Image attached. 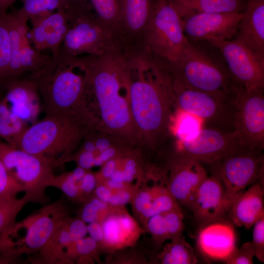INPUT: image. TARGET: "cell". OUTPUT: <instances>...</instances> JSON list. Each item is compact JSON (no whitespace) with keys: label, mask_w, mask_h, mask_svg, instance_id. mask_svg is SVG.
<instances>
[{"label":"cell","mask_w":264,"mask_h":264,"mask_svg":"<svg viewBox=\"0 0 264 264\" xmlns=\"http://www.w3.org/2000/svg\"><path fill=\"white\" fill-rule=\"evenodd\" d=\"M69 60L84 74L82 115L86 127L131 146L140 145L131 110L127 58L110 50L100 55L72 57Z\"/></svg>","instance_id":"obj_1"},{"label":"cell","mask_w":264,"mask_h":264,"mask_svg":"<svg viewBox=\"0 0 264 264\" xmlns=\"http://www.w3.org/2000/svg\"><path fill=\"white\" fill-rule=\"evenodd\" d=\"M130 107L141 145L164 152L172 134L176 109L171 75L166 65L146 55L128 58Z\"/></svg>","instance_id":"obj_2"},{"label":"cell","mask_w":264,"mask_h":264,"mask_svg":"<svg viewBox=\"0 0 264 264\" xmlns=\"http://www.w3.org/2000/svg\"><path fill=\"white\" fill-rule=\"evenodd\" d=\"M76 68L65 59L51 57L43 72L29 78L37 85L42 111L64 117L85 128L82 104L85 82L83 72L77 73Z\"/></svg>","instance_id":"obj_3"},{"label":"cell","mask_w":264,"mask_h":264,"mask_svg":"<svg viewBox=\"0 0 264 264\" xmlns=\"http://www.w3.org/2000/svg\"><path fill=\"white\" fill-rule=\"evenodd\" d=\"M86 129L64 117L45 114L28 127L17 148L39 157L54 169L68 162Z\"/></svg>","instance_id":"obj_4"},{"label":"cell","mask_w":264,"mask_h":264,"mask_svg":"<svg viewBox=\"0 0 264 264\" xmlns=\"http://www.w3.org/2000/svg\"><path fill=\"white\" fill-rule=\"evenodd\" d=\"M166 66L173 82L182 87L216 95L235 96L239 85L228 68L190 42L178 60Z\"/></svg>","instance_id":"obj_5"},{"label":"cell","mask_w":264,"mask_h":264,"mask_svg":"<svg viewBox=\"0 0 264 264\" xmlns=\"http://www.w3.org/2000/svg\"><path fill=\"white\" fill-rule=\"evenodd\" d=\"M142 34L149 51L165 61L166 65L176 63L189 43L183 31L182 19L169 0L154 2Z\"/></svg>","instance_id":"obj_6"},{"label":"cell","mask_w":264,"mask_h":264,"mask_svg":"<svg viewBox=\"0 0 264 264\" xmlns=\"http://www.w3.org/2000/svg\"><path fill=\"white\" fill-rule=\"evenodd\" d=\"M84 1L66 11L69 26L57 56L100 55L110 50L113 31L88 11Z\"/></svg>","instance_id":"obj_7"},{"label":"cell","mask_w":264,"mask_h":264,"mask_svg":"<svg viewBox=\"0 0 264 264\" xmlns=\"http://www.w3.org/2000/svg\"><path fill=\"white\" fill-rule=\"evenodd\" d=\"M0 160L9 174L23 188L31 202L45 205L47 187L55 175L53 168L39 157L0 140Z\"/></svg>","instance_id":"obj_8"},{"label":"cell","mask_w":264,"mask_h":264,"mask_svg":"<svg viewBox=\"0 0 264 264\" xmlns=\"http://www.w3.org/2000/svg\"><path fill=\"white\" fill-rule=\"evenodd\" d=\"M220 181L229 208L234 200L249 185L264 179L263 150L240 148L212 163Z\"/></svg>","instance_id":"obj_9"},{"label":"cell","mask_w":264,"mask_h":264,"mask_svg":"<svg viewBox=\"0 0 264 264\" xmlns=\"http://www.w3.org/2000/svg\"><path fill=\"white\" fill-rule=\"evenodd\" d=\"M173 88L176 109L199 117L205 128L228 132L234 131L235 97L214 95L185 88L174 82Z\"/></svg>","instance_id":"obj_10"},{"label":"cell","mask_w":264,"mask_h":264,"mask_svg":"<svg viewBox=\"0 0 264 264\" xmlns=\"http://www.w3.org/2000/svg\"><path fill=\"white\" fill-rule=\"evenodd\" d=\"M264 89H235L234 132L240 146L251 150L264 148Z\"/></svg>","instance_id":"obj_11"},{"label":"cell","mask_w":264,"mask_h":264,"mask_svg":"<svg viewBox=\"0 0 264 264\" xmlns=\"http://www.w3.org/2000/svg\"><path fill=\"white\" fill-rule=\"evenodd\" d=\"M219 49L231 76L246 90L264 89V60L237 39L230 41L209 39Z\"/></svg>","instance_id":"obj_12"},{"label":"cell","mask_w":264,"mask_h":264,"mask_svg":"<svg viewBox=\"0 0 264 264\" xmlns=\"http://www.w3.org/2000/svg\"><path fill=\"white\" fill-rule=\"evenodd\" d=\"M176 144L172 155L193 159L202 164H212L241 148L234 131L212 128H203L194 137L176 140Z\"/></svg>","instance_id":"obj_13"},{"label":"cell","mask_w":264,"mask_h":264,"mask_svg":"<svg viewBox=\"0 0 264 264\" xmlns=\"http://www.w3.org/2000/svg\"><path fill=\"white\" fill-rule=\"evenodd\" d=\"M62 200L46 205L21 222L25 228V236L16 245L22 246L18 253L41 250L58 228L68 217Z\"/></svg>","instance_id":"obj_14"},{"label":"cell","mask_w":264,"mask_h":264,"mask_svg":"<svg viewBox=\"0 0 264 264\" xmlns=\"http://www.w3.org/2000/svg\"><path fill=\"white\" fill-rule=\"evenodd\" d=\"M167 167L168 191L179 205L190 208L198 188L207 177L205 169L197 160L173 155Z\"/></svg>","instance_id":"obj_15"},{"label":"cell","mask_w":264,"mask_h":264,"mask_svg":"<svg viewBox=\"0 0 264 264\" xmlns=\"http://www.w3.org/2000/svg\"><path fill=\"white\" fill-rule=\"evenodd\" d=\"M242 12L198 13L182 19L185 35L196 41L228 40L235 36Z\"/></svg>","instance_id":"obj_16"},{"label":"cell","mask_w":264,"mask_h":264,"mask_svg":"<svg viewBox=\"0 0 264 264\" xmlns=\"http://www.w3.org/2000/svg\"><path fill=\"white\" fill-rule=\"evenodd\" d=\"M11 45V61L9 81L27 77L33 78L40 74L50 64L51 57L42 54L33 48L28 37H22L15 30L5 16Z\"/></svg>","instance_id":"obj_17"},{"label":"cell","mask_w":264,"mask_h":264,"mask_svg":"<svg viewBox=\"0 0 264 264\" xmlns=\"http://www.w3.org/2000/svg\"><path fill=\"white\" fill-rule=\"evenodd\" d=\"M11 111L18 118L32 125L38 120L42 102L37 85L26 77L10 81L1 95Z\"/></svg>","instance_id":"obj_18"},{"label":"cell","mask_w":264,"mask_h":264,"mask_svg":"<svg viewBox=\"0 0 264 264\" xmlns=\"http://www.w3.org/2000/svg\"><path fill=\"white\" fill-rule=\"evenodd\" d=\"M30 21L29 33L34 48L40 52L48 48L52 51L51 57H56L69 26L66 11L46 13Z\"/></svg>","instance_id":"obj_19"},{"label":"cell","mask_w":264,"mask_h":264,"mask_svg":"<svg viewBox=\"0 0 264 264\" xmlns=\"http://www.w3.org/2000/svg\"><path fill=\"white\" fill-rule=\"evenodd\" d=\"M197 244L207 259L224 262L236 246L233 224L223 220L204 223L198 233Z\"/></svg>","instance_id":"obj_20"},{"label":"cell","mask_w":264,"mask_h":264,"mask_svg":"<svg viewBox=\"0 0 264 264\" xmlns=\"http://www.w3.org/2000/svg\"><path fill=\"white\" fill-rule=\"evenodd\" d=\"M190 209L198 221L206 223L223 220L228 213L224 190L215 175L208 176L198 188Z\"/></svg>","instance_id":"obj_21"},{"label":"cell","mask_w":264,"mask_h":264,"mask_svg":"<svg viewBox=\"0 0 264 264\" xmlns=\"http://www.w3.org/2000/svg\"><path fill=\"white\" fill-rule=\"evenodd\" d=\"M112 207L100 222L103 232L101 243L109 249L115 250L136 242L140 229L122 206Z\"/></svg>","instance_id":"obj_22"},{"label":"cell","mask_w":264,"mask_h":264,"mask_svg":"<svg viewBox=\"0 0 264 264\" xmlns=\"http://www.w3.org/2000/svg\"><path fill=\"white\" fill-rule=\"evenodd\" d=\"M235 36L264 60V0H247Z\"/></svg>","instance_id":"obj_23"},{"label":"cell","mask_w":264,"mask_h":264,"mask_svg":"<svg viewBox=\"0 0 264 264\" xmlns=\"http://www.w3.org/2000/svg\"><path fill=\"white\" fill-rule=\"evenodd\" d=\"M264 179L245 190L232 202L228 211L231 223L246 229L264 216Z\"/></svg>","instance_id":"obj_24"},{"label":"cell","mask_w":264,"mask_h":264,"mask_svg":"<svg viewBox=\"0 0 264 264\" xmlns=\"http://www.w3.org/2000/svg\"><path fill=\"white\" fill-rule=\"evenodd\" d=\"M183 19L198 13L243 12L247 0H169Z\"/></svg>","instance_id":"obj_25"},{"label":"cell","mask_w":264,"mask_h":264,"mask_svg":"<svg viewBox=\"0 0 264 264\" xmlns=\"http://www.w3.org/2000/svg\"><path fill=\"white\" fill-rule=\"evenodd\" d=\"M183 219L179 207L154 215L146 220L145 224L154 239L161 243L182 234Z\"/></svg>","instance_id":"obj_26"},{"label":"cell","mask_w":264,"mask_h":264,"mask_svg":"<svg viewBox=\"0 0 264 264\" xmlns=\"http://www.w3.org/2000/svg\"><path fill=\"white\" fill-rule=\"evenodd\" d=\"M121 26L130 33H142L154 2L152 0H119Z\"/></svg>","instance_id":"obj_27"},{"label":"cell","mask_w":264,"mask_h":264,"mask_svg":"<svg viewBox=\"0 0 264 264\" xmlns=\"http://www.w3.org/2000/svg\"><path fill=\"white\" fill-rule=\"evenodd\" d=\"M29 124L16 116L0 96V140L17 148Z\"/></svg>","instance_id":"obj_28"},{"label":"cell","mask_w":264,"mask_h":264,"mask_svg":"<svg viewBox=\"0 0 264 264\" xmlns=\"http://www.w3.org/2000/svg\"><path fill=\"white\" fill-rule=\"evenodd\" d=\"M167 243L159 255L161 264H195L198 259L194 248L182 234Z\"/></svg>","instance_id":"obj_29"},{"label":"cell","mask_w":264,"mask_h":264,"mask_svg":"<svg viewBox=\"0 0 264 264\" xmlns=\"http://www.w3.org/2000/svg\"><path fill=\"white\" fill-rule=\"evenodd\" d=\"M172 132L176 140L192 138L203 128L202 120L196 115L176 109Z\"/></svg>","instance_id":"obj_30"},{"label":"cell","mask_w":264,"mask_h":264,"mask_svg":"<svg viewBox=\"0 0 264 264\" xmlns=\"http://www.w3.org/2000/svg\"><path fill=\"white\" fill-rule=\"evenodd\" d=\"M0 12V93L2 95L9 81L11 45L5 15Z\"/></svg>","instance_id":"obj_31"},{"label":"cell","mask_w":264,"mask_h":264,"mask_svg":"<svg viewBox=\"0 0 264 264\" xmlns=\"http://www.w3.org/2000/svg\"><path fill=\"white\" fill-rule=\"evenodd\" d=\"M30 202V198L25 195L20 198L16 197L0 199V236L15 224L19 213Z\"/></svg>","instance_id":"obj_32"},{"label":"cell","mask_w":264,"mask_h":264,"mask_svg":"<svg viewBox=\"0 0 264 264\" xmlns=\"http://www.w3.org/2000/svg\"><path fill=\"white\" fill-rule=\"evenodd\" d=\"M75 0H21L23 6L20 10L29 20L54 10H65Z\"/></svg>","instance_id":"obj_33"},{"label":"cell","mask_w":264,"mask_h":264,"mask_svg":"<svg viewBox=\"0 0 264 264\" xmlns=\"http://www.w3.org/2000/svg\"><path fill=\"white\" fill-rule=\"evenodd\" d=\"M97 17L112 31L121 26L119 0H89Z\"/></svg>","instance_id":"obj_34"},{"label":"cell","mask_w":264,"mask_h":264,"mask_svg":"<svg viewBox=\"0 0 264 264\" xmlns=\"http://www.w3.org/2000/svg\"><path fill=\"white\" fill-rule=\"evenodd\" d=\"M179 207L167 187L155 196L150 205L143 211L140 216L145 222L154 215Z\"/></svg>","instance_id":"obj_35"},{"label":"cell","mask_w":264,"mask_h":264,"mask_svg":"<svg viewBox=\"0 0 264 264\" xmlns=\"http://www.w3.org/2000/svg\"><path fill=\"white\" fill-rule=\"evenodd\" d=\"M79 182L73 177L71 172H64L59 175H55L50 187L59 189L69 199L73 200H82Z\"/></svg>","instance_id":"obj_36"},{"label":"cell","mask_w":264,"mask_h":264,"mask_svg":"<svg viewBox=\"0 0 264 264\" xmlns=\"http://www.w3.org/2000/svg\"><path fill=\"white\" fill-rule=\"evenodd\" d=\"M24 192L23 187L8 173L0 160V199L17 197Z\"/></svg>","instance_id":"obj_37"},{"label":"cell","mask_w":264,"mask_h":264,"mask_svg":"<svg viewBox=\"0 0 264 264\" xmlns=\"http://www.w3.org/2000/svg\"><path fill=\"white\" fill-rule=\"evenodd\" d=\"M167 187V184H155L152 188L138 192L132 198V206L136 214L140 215L149 206L153 199L160 191Z\"/></svg>","instance_id":"obj_38"},{"label":"cell","mask_w":264,"mask_h":264,"mask_svg":"<svg viewBox=\"0 0 264 264\" xmlns=\"http://www.w3.org/2000/svg\"><path fill=\"white\" fill-rule=\"evenodd\" d=\"M255 248L251 242L244 243L238 248L235 246L223 262L227 264H252Z\"/></svg>","instance_id":"obj_39"},{"label":"cell","mask_w":264,"mask_h":264,"mask_svg":"<svg viewBox=\"0 0 264 264\" xmlns=\"http://www.w3.org/2000/svg\"><path fill=\"white\" fill-rule=\"evenodd\" d=\"M252 243L255 248V256L261 262H264V216L254 224Z\"/></svg>","instance_id":"obj_40"},{"label":"cell","mask_w":264,"mask_h":264,"mask_svg":"<svg viewBox=\"0 0 264 264\" xmlns=\"http://www.w3.org/2000/svg\"><path fill=\"white\" fill-rule=\"evenodd\" d=\"M98 243L90 237H84L75 242H71L67 247L68 254H78L80 256H89L96 250Z\"/></svg>","instance_id":"obj_41"},{"label":"cell","mask_w":264,"mask_h":264,"mask_svg":"<svg viewBox=\"0 0 264 264\" xmlns=\"http://www.w3.org/2000/svg\"><path fill=\"white\" fill-rule=\"evenodd\" d=\"M65 225L72 242L85 237L88 233L86 223L80 218L70 220L68 217L65 220Z\"/></svg>","instance_id":"obj_42"},{"label":"cell","mask_w":264,"mask_h":264,"mask_svg":"<svg viewBox=\"0 0 264 264\" xmlns=\"http://www.w3.org/2000/svg\"><path fill=\"white\" fill-rule=\"evenodd\" d=\"M97 184V179L96 175L88 170L79 182L81 196L83 200L88 198V196L94 191Z\"/></svg>","instance_id":"obj_43"},{"label":"cell","mask_w":264,"mask_h":264,"mask_svg":"<svg viewBox=\"0 0 264 264\" xmlns=\"http://www.w3.org/2000/svg\"><path fill=\"white\" fill-rule=\"evenodd\" d=\"M133 197L128 187L113 193L108 203L111 207L123 206L132 201Z\"/></svg>","instance_id":"obj_44"},{"label":"cell","mask_w":264,"mask_h":264,"mask_svg":"<svg viewBox=\"0 0 264 264\" xmlns=\"http://www.w3.org/2000/svg\"><path fill=\"white\" fill-rule=\"evenodd\" d=\"M80 219L85 223L99 221V214L96 207L89 200L82 207Z\"/></svg>","instance_id":"obj_45"},{"label":"cell","mask_w":264,"mask_h":264,"mask_svg":"<svg viewBox=\"0 0 264 264\" xmlns=\"http://www.w3.org/2000/svg\"><path fill=\"white\" fill-rule=\"evenodd\" d=\"M120 160L117 157L111 158L102 165L100 174L96 175L97 178L107 179L110 178L114 172L119 167Z\"/></svg>","instance_id":"obj_46"},{"label":"cell","mask_w":264,"mask_h":264,"mask_svg":"<svg viewBox=\"0 0 264 264\" xmlns=\"http://www.w3.org/2000/svg\"><path fill=\"white\" fill-rule=\"evenodd\" d=\"M88 233L89 237L98 242H101L103 239V232L101 223L99 221H94L89 223L87 225Z\"/></svg>","instance_id":"obj_47"},{"label":"cell","mask_w":264,"mask_h":264,"mask_svg":"<svg viewBox=\"0 0 264 264\" xmlns=\"http://www.w3.org/2000/svg\"><path fill=\"white\" fill-rule=\"evenodd\" d=\"M94 191L96 198L107 203L113 194V192L104 184L97 183Z\"/></svg>","instance_id":"obj_48"},{"label":"cell","mask_w":264,"mask_h":264,"mask_svg":"<svg viewBox=\"0 0 264 264\" xmlns=\"http://www.w3.org/2000/svg\"><path fill=\"white\" fill-rule=\"evenodd\" d=\"M121 168L135 176L137 173V164L134 159L131 158L125 159L122 162Z\"/></svg>","instance_id":"obj_49"},{"label":"cell","mask_w":264,"mask_h":264,"mask_svg":"<svg viewBox=\"0 0 264 264\" xmlns=\"http://www.w3.org/2000/svg\"><path fill=\"white\" fill-rule=\"evenodd\" d=\"M117 154V150H116V148L112 146L107 150L99 153L97 156L104 164L108 160L116 157Z\"/></svg>","instance_id":"obj_50"},{"label":"cell","mask_w":264,"mask_h":264,"mask_svg":"<svg viewBox=\"0 0 264 264\" xmlns=\"http://www.w3.org/2000/svg\"><path fill=\"white\" fill-rule=\"evenodd\" d=\"M127 184L128 183L116 181L110 178L105 179L104 183V184L113 192V193L123 189L128 188V185Z\"/></svg>","instance_id":"obj_51"},{"label":"cell","mask_w":264,"mask_h":264,"mask_svg":"<svg viewBox=\"0 0 264 264\" xmlns=\"http://www.w3.org/2000/svg\"><path fill=\"white\" fill-rule=\"evenodd\" d=\"M110 178L116 181L125 182L122 169L118 167L112 174Z\"/></svg>","instance_id":"obj_52"},{"label":"cell","mask_w":264,"mask_h":264,"mask_svg":"<svg viewBox=\"0 0 264 264\" xmlns=\"http://www.w3.org/2000/svg\"><path fill=\"white\" fill-rule=\"evenodd\" d=\"M17 0H0V12H7L8 8Z\"/></svg>","instance_id":"obj_53"}]
</instances>
